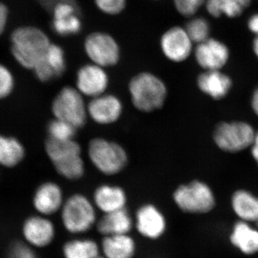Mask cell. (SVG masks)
I'll use <instances>...</instances> for the list:
<instances>
[{
	"label": "cell",
	"mask_w": 258,
	"mask_h": 258,
	"mask_svg": "<svg viewBox=\"0 0 258 258\" xmlns=\"http://www.w3.org/2000/svg\"><path fill=\"white\" fill-rule=\"evenodd\" d=\"M98 211L92 200L82 193H74L66 198L59 217L61 227L71 237L83 236L95 230Z\"/></svg>",
	"instance_id": "cell-1"
},
{
	"label": "cell",
	"mask_w": 258,
	"mask_h": 258,
	"mask_svg": "<svg viewBox=\"0 0 258 258\" xmlns=\"http://www.w3.org/2000/svg\"><path fill=\"white\" fill-rule=\"evenodd\" d=\"M12 52L18 63L27 69L33 70L50 47V38L40 28L21 27L11 37Z\"/></svg>",
	"instance_id": "cell-2"
},
{
	"label": "cell",
	"mask_w": 258,
	"mask_h": 258,
	"mask_svg": "<svg viewBox=\"0 0 258 258\" xmlns=\"http://www.w3.org/2000/svg\"><path fill=\"white\" fill-rule=\"evenodd\" d=\"M128 90L134 106L145 113L161 108L167 96L165 83L155 75L148 72L134 76L129 83Z\"/></svg>",
	"instance_id": "cell-3"
},
{
	"label": "cell",
	"mask_w": 258,
	"mask_h": 258,
	"mask_svg": "<svg viewBox=\"0 0 258 258\" xmlns=\"http://www.w3.org/2000/svg\"><path fill=\"white\" fill-rule=\"evenodd\" d=\"M173 201L184 213L203 215L211 212L215 207V195L208 184L195 180L180 185L173 193Z\"/></svg>",
	"instance_id": "cell-4"
},
{
	"label": "cell",
	"mask_w": 258,
	"mask_h": 258,
	"mask_svg": "<svg viewBox=\"0 0 258 258\" xmlns=\"http://www.w3.org/2000/svg\"><path fill=\"white\" fill-rule=\"evenodd\" d=\"M88 156L95 167L107 176L118 174L128 162V155L121 146L102 138L90 142Z\"/></svg>",
	"instance_id": "cell-5"
},
{
	"label": "cell",
	"mask_w": 258,
	"mask_h": 258,
	"mask_svg": "<svg viewBox=\"0 0 258 258\" xmlns=\"http://www.w3.org/2000/svg\"><path fill=\"white\" fill-rule=\"evenodd\" d=\"M52 111L55 118L68 122L77 129L84 126L88 115L82 94L70 86L62 88L55 97Z\"/></svg>",
	"instance_id": "cell-6"
},
{
	"label": "cell",
	"mask_w": 258,
	"mask_h": 258,
	"mask_svg": "<svg viewBox=\"0 0 258 258\" xmlns=\"http://www.w3.org/2000/svg\"><path fill=\"white\" fill-rule=\"evenodd\" d=\"M133 215L134 230L142 239L157 241L165 235L168 228L167 218L155 204H142Z\"/></svg>",
	"instance_id": "cell-7"
},
{
	"label": "cell",
	"mask_w": 258,
	"mask_h": 258,
	"mask_svg": "<svg viewBox=\"0 0 258 258\" xmlns=\"http://www.w3.org/2000/svg\"><path fill=\"white\" fill-rule=\"evenodd\" d=\"M255 134L253 127L246 122H223L215 129L214 140L225 152H238L252 146Z\"/></svg>",
	"instance_id": "cell-8"
},
{
	"label": "cell",
	"mask_w": 258,
	"mask_h": 258,
	"mask_svg": "<svg viewBox=\"0 0 258 258\" xmlns=\"http://www.w3.org/2000/svg\"><path fill=\"white\" fill-rule=\"evenodd\" d=\"M84 50L92 63L102 68L114 66L120 60V49L116 40L105 32H94L85 39Z\"/></svg>",
	"instance_id": "cell-9"
},
{
	"label": "cell",
	"mask_w": 258,
	"mask_h": 258,
	"mask_svg": "<svg viewBox=\"0 0 258 258\" xmlns=\"http://www.w3.org/2000/svg\"><path fill=\"white\" fill-rule=\"evenodd\" d=\"M195 43L188 35L184 26L171 27L162 34L160 47L163 55L174 62L187 60L195 50Z\"/></svg>",
	"instance_id": "cell-10"
},
{
	"label": "cell",
	"mask_w": 258,
	"mask_h": 258,
	"mask_svg": "<svg viewBox=\"0 0 258 258\" xmlns=\"http://www.w3.org/2000/svg\"><path fill=\"white\" fill-rule=\"evenodd\" d=\"M23 233L27 243L33 248L50 247L57 237V227L51 217L37 214L29 217L23 224Z\"/></svg>",
	"instance_id": "cell-11"
},
{
	"label": "cell",
	"mask_w": 258,
	"mask_h": 258,
	"mask_svg": "<svg viewBox=\"0 0 258 258\" xmlns=\"http://www.w3.org/2000/svg\"><path fill=\"white\" fill-rule=\"evenodd\" d=\"M193 53L199 66L205 71H221L230 57V49L225 42L212 37L197 44Z\"/></svg>",
	"instance_id": "cell-12"
},
{
	"label": "cell",
	"mask_w": 258,
	"mask_h": 258,
	"mask_svg": "<svg viewBox=\"0 0 258 258\" xmlns=\"http://www.w3.org/2000/svg\"><path fill=\"white\" fill-rule=\"evenodd\" d=\"M66 200L60 185L54 181H46L35 190L32 204L37 214L51 217L59 215Z\"/></svg>",
	"instance_id": "cell-13"
},
{
	"label": "cell",
	"mask_w": 258,
	"mask_h": 258,
	"mask_svg": "<svg viewBox=\"0 0 258 258\" xmlns=\"http://www.w3.org/2000/svg\"><path fill=\"white\" fill-rule=\"evenodd\" d=\"M109 79L104 68L96 64H88L79 70L76 77L78 91L84 96H101L108 88Z\"/></svg>",
	"instance_id": "cell-14"
},
{
	"label": "cell",
	"mask_w": 258,
	"mask_h": 258,
	"mask_svg": "<svg viewBox=\"0 0 258 258\" xmlns=\"http://www.w3.org/2000/svg\"><path fill=\"white\" fill-rule=\"evenodd\" d=\"M91 200L97 210L102 215L124 210L128 203V195L123 187L108 184L97 186Z\"/></svg>",
	"instance_id": "cell-15"
},
{
	"label": "cell",
	"mask_w": 258,
	"mask_h": 258,
	"mask_svg": "<svg viewBox=\"0 0 258 258\" xmlns=\"http://www.w3.org/2000/svg\"><path fill=\"white\" fill-rule=\"evenodd\" d=\"M88 114L96 123L111 124L122 114L123 105L119 98L113 95H101L95 97L87 106Z\"/></svg>",
	"instance_id": "cell-16"
},
{
	"label": "cell",
	"mask_w": 258,
	"mask_h": 258,
	"mask_svg": "<svg viewBox=\"0 0 258 258\" xmlns=\"http://www.w3.org/2000/svg\"><path fill=\"white\" fill-rule=\"evenodd\" d=\"M66 70L63 49L57 44L51 43L45 56L32 71L39 81L45 83L58 79L63 75Z\"/></svg>",
	"instance_id": "cell-17"
},
{
	"label": "cell",
	"mask_w": 258,
	"mask_h": 258,
	"mask_svg": "<svg viewBox=\"0 0 258 258\" xmlns=\"http://www.w3.org/2000/svg\"><path fill=\"white\" fill-rule=\"evenodd\" d=\"M101 237L132 234L134 230V215L128 209L103 214L98 218L96 228Z\"/></svg>",
	"instance_id": "cell-18"
},
{
	"label": "cell",
	"mask_w": 258,
	"mask_h": 258,
	"mask_svg": "<svg viewBox=\"0 0 258 258\" xmlns=\"http://www.w3.org/2000/svg\"><path fill=\"white\" fill-rule=\"evenodd\" d=\"M99 243L104 258H135L138 252V243L132 234L103 237Z\"/></svg>",
	"instance_id": "cell-19"
},
{
	"label": "cell",
	"mask_w": 258,
	"mask_h": 258,
	"mask_svg": "<svg viewBox=\"0 0 258 258\" xmlns=\"http://www.w3.org/2000/svg\"><path fill=\"white\" fill-rule=\"evenodd\" d=\"M231 244L245 255L258 253V228L251 223L239 220L232 227Z\"/></svg>",
	"instance_id": "cell-20"
},
{
	"label": "cell",
	"mask_w": 258,
	"mask_h": 258,
	"mask_svg": "<svg viewBox=\"0 0 258 258\" xmlns=\"http://www.w3.org/2000/svg\"><path fill=\"white\" fill-rule=\"evenodd\" d=\"M62 258H98L101 256L100 243L93 237L73 236L61 246Z\"/></svg>",
	"instance_id": "cell-21"
},
{
	"label": "cell",
	"mask_w": 258,
	"mask_h": 258,
	"mask_svg": "<svg viewBox=\"0 0 258 258\" xmlns=\"http://www.w3.org/2000/svg\"><path fill=\"white\" fill-rule=\"evenodd\" d=\"M198 85L202 92L220 100L230 92L232 82L230 76L221 71H205L199 76Z\"/></svg>",
	"instance_id": "cell-22"
},
{
	"label": "cell",
	"mask_w": 258,
	"mask_h": 258,
	"mask_svg": "<svg viewBox=\"0 0 258 258\" xmlns=\"http://www.w3.org/2000/svg\"><path fill=\"white\" fill-rule=\"evenodd\" d=\"M252 0H206L204 8L213 18H240L247 11Z\"/></svg>",
	"instance_id": "cell-23"
},
{
	"label": "cell",
	"mask_w": 258,
	"mask_h": 258,
	"mask_svg": "<svg viewBox=\"0 0 258 258\" xmlns=\"http://www.w3.org/2000/svg\"><path fill=\"white\" fill-rule=\"evenodd\" d=\"M231 206L241 221L256 223L258 220V197L247 190L239 189L232 195Z\"/></svg>",
	"instance_id": "cell-24"
},
{
	"label": "cell",
	"mask_w": 258,
	"mask_h": 258,
	"mask_svg": "<svg viewBox=\"0 0 258 258\" xmlns=\"http://www.w3.org/2000/svg\"><path fill=\"white\" fill-rule=\"evenodd\" d=\"M25 148L18 139L0 135V164L14 167L25 157Z\"/></svg>",
	"instance_id": "cell-25"
},
{
	"label": "cell",
	"mask_w": 258,
	"mask_h": 258,
	"mask_svg": "<svg viewBox=\"0 0 258 258\" xmlns=\"http://www.w3.org/2000/svg\"><path fill=\"white\" fill-rule=\"evenodd\" d=\"M45 151L54 164L74 156L81 155V147L74 139L59 141L48 138L45 142Z\"/></svg>",
	"instance_id": "cell-26"
},
{
	"label": "cell",
	"mask_w": 258,
	"mask_h": 258,
	"mask_svg": "<svg viewBox=\"0 0 258 258\" xmlns=\"http://www.w3.org/2000/svg\"><path fill=\"white\" fill-rule=\"evenodd\" d=\"M53 165L59 175L70 181L81 179L85 174L84 162L81 155L74 156L57 161L54 163Z\"/></svg>",
	"instance_id": "cell-27"
},
{
	"label": "cell",
	"mask_w": 258,
	"mask_h": 258,
	"mask_svg": "<svg viewBox=\"0 0 258 258\" xmlns=\"http://www.w3.org/2000/svg\"><path fill=\"white\" fill-rule=\"evenodd\" d=\"M184 28L190 38L196 45L205 41L211 37V25L205 17L198 15L191 17L188 19Z\"/></svg>",
	"instance_id": "cell-28"
},
{
	"label": "cell",
	"mask_w": 258,
	"mask_h": 258,
	"mask_svg": "<svg viewBox=\"0 0 258 258\" xmlns=\"http://www.w3.org/2000/svg\"><path fill=\"white\" fill-rule=\"evenodd\" d=\"M82 22L78 14L63 18L52 19V30L60 36L77 35L82 30Z\"/></svg>",
	"instance_id": "cell-29"
},
{
	"label": "cell",
	"mask_w": 258,
	"mask_h": 258,
	"mask_svg": "<svg viewBox=\"0 0 258 258\" xmlns=\"http://www.w3.org/2000/svg\"><path fill=\"white\" fill-rule=\"evenodd\" d=\"M77 128L64 120H51L47 125L49 138L59 141L74 140Z\"/></svg>",
	"instance_id": "cell-30"
},
{
	"label": "cell",
	"mask_w": 258,
	"mask_h": 258,
	"mask_svg": "<svg viewBox=\"0 0 258 258\" xmlns=\"http://www.w3.org/2000/svg\"><path fill=\"white\" fill-rule=\"evenodd\" d=\"M206 0H172L176 11L184 18H190L198 15Z\"/></svg>",
	"instance_id": "cell-31"
},
{
	"label": "cell",
	"mask_w": 258,
	"mask_h": 258,
	"mask_svg": "<svg viewBox=\"0 0 258 258\" xmlns=\"http://www.w3.org/2000/svg\"><path fill=\"white\" fill-rule=\"evenodd\" d=\"M95 5L103 14L115 16L126 8L127 0H93Z\"/></svg>",
	"instance_id": "cell-32"
},
{
	"label": "cell",
	"mask_w": 258,
	"mask_h": 258,
	"mask_svg": "<svg viewBox=\"0 0 258 258\" xmlns=\"http://www.w3.org/2000/svg\"><path fill=\"white\" fill-rule=\"evenodd\" d=\"M14 78L8 68L0 64V99L9 96L14 88Z\"/></svg>",
	"instance_id": "cell-33"
},
{
	"label": "cell",
	"mask_w": 258,
	"mask_h": 258,
	"mask_svg": "<svg viewBox=\"0 0 258 258\" xmlns=\"http://www.w3.org/2000/svg\"><path fill=\"white\" fill-rule=\"evenodd\" d=\"M9 258H38L35 248L27 242H15L10 249Z\"/></svg>",
	"instance_id": "cell-34"
},
{
	"label": "cell",
	"mask_w": 258,
	"mask_h": 258,
	"mask_svg": "<svg viewBox=\"0 0 258 258\" xmlns=\"http://www.w3.org/2000/svg\"><path fill=\"white\" fill-rule=\"evenodd\" d=\"M247 28L254 36L258 35V13H254L247 19Z\"/></svg>",
	"instance_id": "cell-35"
},
{
	"label": "cell",
	"mask_w": 258,
	"mask_h": 258,
	"mask_svg": "<svg viewBox=\"0 0 258 258\" xmlns=\"http://www.w3.org/2000/svg\"><path fill=\"white\" fill-rule=\"evenodd\" d=\"M8 10L5 5L0 3V35L4 31L8 22Z\"/></svg>",
	"instance_id": "cell-36"
},
{
	"label": "cell",
	"mask_w": 258,
	"mask_h": 258,
	"mask_svg": "<svg viewBox=\"0 0 258 258\" xmlns=\"http://www.w3.org/2000/svg\"><path fill=\"white\" fill-rule=\"evenodd\" d=\"M251 153H252V157L254 158L258 165V133H256L253 143L251 146Z\"/></svg>",
	"instance_id": "cell-37"
},
{
	"label": "cell",
	"mask_w": 258,
	"mask_h": 258,
	"mask_svg": "<svg viewBox=\"0 0 258 258\" xmlns=\"http://www.w3.org/2000/svg\"><path fill=\"white\" fill-rule=\"evenodd\" d=\"M251 103H252V108L254 113L258 116V88H256L253 94H252Z\"/></svg>",
	"instance_id": "cell-38"
},
{
	"label": "cell",
	"mask_w": 258,
	"mask_h": 258,
	"mask_svg": "<svg viewBox=\"0 0 258 258\" xmlns=\"http://www.w3.org/2000/svg\"><path fill=\"white\" fill-rule=\"evenodd\" d=\"M252 50L258 59V35L254 36L253 42H252Z\"/></svg>",
	"instance_id": "cell-39"
},
{
	"label": "cell",
	"mask_w": 258,
	"mask_h": 258,
	"mask_svg": "<svg viewBox=\"0 0 258 258\" xmlns=\"http://www.w3.org/2000/svg\"><path fill=\"white\" fill-rule=\"evenodd\" d=\"M256 227H257L258 228V220H257V222H256Z\"/></svg>",
	"instance_id": "cell-40"
},
{
	"label": "cell",
	"mask_w": 258,
	"mask_h": 258,
	"mask_svg": "<svg viewBox=\"0 0 258 258\" xmlns=\"http://www.w3.org/2000/svg\"><path fill=\"white\" fill-rule=\"evenodd\" d=\"M98 258H104V257H103V256L101 255V256H99V257H98Z\"/></svg>",
	"instance_id": "cell-41"
}]
</instances>
